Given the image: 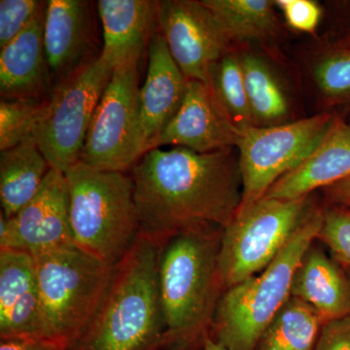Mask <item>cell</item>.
Segmentation results:
<instances>
[{
  "label": "cell",
  "mask_w": 350,
  "mask_h": 350,
  "mask_svg": "<svg viewBox=\"0 0 350 350\" xmlns=\"http://www.w3.org/2000/svg\"><path fill=\"white\" fill-rule=\"evenodd\" d=\"M49 100H40V98L3 100L1 98L0 100V152L13 148L33 135L34 128Z\"/></svg>",
  "instance_id": "obj_26"
},
{
  "label": "cell",
  "mask_w": 350,
  "mask_h": 350,
  "mask_svg": "<svg viewBox=\"0 0 350 350\" xmlns=\"http://www.w3.org/2000/svg\"><path fill=\"white\" fill-rule=\"evenodd\" d=\"M223 229L181 232L161 251L158 278L165 332L163 349L202 350L223 291L218 255Z\"/></svg>",
  "instance_id": "obj_2"
},
{
  "label": "cell",
  "mask_w": 350,
  "mask_h": 350,
  "mask_svg": "<svg viewBox=\"0 0 350 350\" xmlns=\"http://www.w3.org/2000/svg\"><path fill=\"white\" fill-rule=\"evenodd\" d=\"M325 206L312 204L286 245L264 271L226 290L214 313L211 337L228 350H255L275 315L291 298L292 282L317 241Z\"/></svg>",
  "instance_id": "obj_4"
},
{
  "label": "cell",
  "mask_w": 350,
  "mask_h": 350,
  "mask_svg": "<svg viewBox=\"0 0 350 350\" xmlns=\"http://www.w3.org/2000/svg\"><path fill=\"white\" fill-rule=\"evenodd\" d=\"M159 1L100 0L96 4L103 31L101 57L113 68L140 64L158 31Z\"/></svg>",
  "instance_id": "obj_19"
},
{
  "label": "cell",
  "mask_w": 350,
  "mask_h": 350,
  "mask_svg": "<svg viewBox=\"0 0 350 350\" xmlns=\"http://www.w3.org/2000/svg\"><path fill=\"white\" fill-rule=\"evenodd\" d=\"M13 338L50 345L33 257L0 250V340Z\"/></svg>",
  "instance_id": "obj_16"
},
{
  "label": "cell",
  "mask_w": 350,
  "mask_h": 350,
  "mask_svg": "<svg viewBox=\"0 0 350 350\" xmlns=\"http://www.w3.org/2000/svg\"><path fill=\"white\" fill-rule=\"evenodd\" d=\"M315 200L264 197L237 213L221 236L218 273L223 291L264 271L280 254Z\"/></svg>",
  "instance_id": "obj_7"
},
{
  "label": "cell",
  "mask_w": 350,
  "mask_h": 350,
  "mask_svg": "<svg viewBox=\"0 0 350 350\" xmlns=\"http://www.w3.org/2000/svg\"><path fill=\"white\" fill-rule=\"evenodd\" d=\"M69 193L66 174L51 169L33 199L13 216L0 214V250L31 256L71 245Z\"/></svg>",
  "instance_id": "obj_12"
},
{
  "label": "cell",
  "mask_w": 350,
  "mask_h": 350,
  "mask_svg": "<svg viewBox=\"0 0 350 350\" xmlns=\"http://www.w3.org/2000/svg\"><path fill=\"white\" fill-rule=\"evenodd\" d=\"M158 350H172V349H158Z\"/></svg>",
  "instance_id": "obj_38"
},
{
  "label": "cell",
  "mask_w": 350,
  "mask_h": 350,
  "mask_svg": "<svg viewBox=\"0 0 350 350\" xmlns=\"http://www.w3.org/2000/svg\"><path fill=\"white\" fill-rule=\"evenodd\" d=\"M350 178V123L335 113L325 135L305 160L283 175L265 197L296 200Z\"/></svg>",
  "instance_id": "obj_17"
},
{
  "label": "cell",
  "mask_w": 350,
  "mask_h": 350,
  "mask_svg": "<svg viewBox=\"0 0 350 350\" xmlns=\"http://www.w3.org/2000/svg\"><path fill=\"white\" fill-rule=\"evenodd\" d=\"M291 297L310 306L323 324L342 319L350 315V276L314 243L297 269Z\"/></svg>",
  "instance_id": "obj_20"
},
{
  "label": "cell",
  "mask_w": 350,
  "mask_h": 350,
  "mask_svg": "<svg viewBox=\"0 0 350 350\" xmlns=\"http://www.w3.org/2000/svg\"><path fill=\"white\" fill-rule=\"evenodd\" d=\"M241 131L216 100L211 87L188 80L180 108L161 133L155 148L163 145L184 147L198 153L236 148Z\"/></svg>",
  "instance_id": "obj_13"
},
{
  "label": "cell",
  "mask_w": 350,
  "mask_h": 350,
  "mask_svg": "<svg viewBox=\"0 0 350 350\" xmlns=\"http://www.w3.org/2000/svg\"><path fill=\"white\" fill-rule=\"evenodd\" d=\"M139 234L160 246L202 227L225 229L243 200L236 148L198 153L154 148L131 169Z\"/></svg>",
  "instance_id": "obj_1"
},
{
  "label": "cell",
  "mask_w": 350,
  "mask_h": 350,
  "mask_svg": "<svg viewBox=\"0 0 350 350\" xmlns=\"http://www.w3.org/2000/svg\"><path fill=\"white\" fill-rule=\"evenodd\" d=\"M157 24L188 80L207 84L213 66L234 49L222 25L202 1H159Z\"/></svg>",
  "instance_id": "obj_11"
},
{
  "label": "cell",
  "mask_w": 350,
  "mask_h": 350,
  "mask_svg": "<svg viewBox=\"0 0 350 350\" xmlns=\"http://www.w3.org/2000/svg\"><path fill=\"white\" fill-rule=\"evenodd\" d=\"M162 246L139 234L114 268L105 300L70 350H158L165 319L158 269Z\"/></svg>",
  "instance_id": "obj_3"
},
{
  "label": "cell",
  "mask_w": 350,
  "mask_h": 350,
  "mask_svg": "<svg viewBox=\"0 0 350 350\" xmlns=\"http://www.w3.org/2000/svg\"><path fill=\"white\" fill-rule=\"evenodd\" d=\"M239 59L255 126L286 123L287 96L268 64L250 52L239 53Z\"/></svg>",
  "instance_id": "obj_23"
},
{
  "label": "cell",
  "mask_w": 350,
  "mask_h": 350,
  "mask_svg": "<svg viewBox=\"0 0 350 350\" xmlns=\"http://www.w3.org/2000/svg\"><path fill=\"white\" fill-rule=\"evenodd\" d=\"M345 271H347V273H349V275L350 276V269H345Z\"/></svg>",
  "instance_id": "obj_36"
},
{
  "label": "cell",
  "mask_w": 350,
  "mask_h": 350,
  "mask_svg": "<svg viewBox=\"0 0 350 350\" xmlns=\"http://www.w3.org/2000/svg\"><path fill=\"white\" fill-rule=\"evenodd\" d=\"M276 7L295 31L315 34L322 17V9L312 0H276Z\"/></svg>",
  "instance_id": "obj_30"
},
{
  "label": "cell",
  "mask_w": 350,
  "mask_h": 350,
  "mask_svg": "<svg viewBox=\"0 0 350 350\" xmlns=\"http://www.w3.org/2000/svg\"><path fill=\"white\" fill-rule=\"evenodd\" d=\"M323 224L317 241L325 245L332 258L350 269V208L325 204Z\"/></svg>",
  "instance_id": "obj_28"
},
{
  "label": "cell",
  "mask_w": 350,
  "mask_h": 350,
  "mask_svg": "<svg viewBox=\"0 0 350 350\" xmlns=\"http://www.w3.org/2000/svg\"><path fill=\"white\" fill-rule=\"evenodd\" d=\"M334 116L335 112L323 111L280 125L254 126L241 131L237 146L243 182L239 211L264 198L278 179L300 165L324 137Z\"/></svg>",
  "instance_id": "obj_9"
},
{
  "label": "cell",
  "mask_w": 350,
  "mask_h": 350,
  "mask_svg": "<svg viewBox=\"0 0 350 350\" xmlns=\"http://www.w3.org/2000/svg\"><path fill=\"white\" fill-rule=\"evenodd\" d=\"M202 350H228L222 345L219 344L215 340L211 337V335L206 336L202 342Z\"/></svg>",
  "instance_id": "obj_34"
},
{
  "label": "cell",
  "mask_w": 350,
  "mask_h": 350,
  "mask_svg": "<svg viewBox=\"0 0 350 350\" xmlns=\"http://www.w3.org/2000/svg\"><path fill=\"white\" fill-rule=\"evenodd\" d=\"M313 78L327 105H350V48L338 46L320 57L313 66Z\"/></svg>",
  "instance_id": "obj_27"
},
{
  "label": "cell",
  "mask_w": 350,
  "mask_h": 350,
  "mask_svg": "<svg viewBox=\"0 0 350 350\" xmlns=\"http://www.w3.org/2000/svg\"><path fill=\"white\" fill-rule=\"evenodd\" d=\"M340 47L350 48V33L340 44Z\"/></svg>",
  "instance_id": "obj_35"
},
{
  "label": "cell",
  "mask_w": 350,
  "mask_h": 350,
  "mask_svg": "<svg viewBox=\"0 0 350 350\" xmlns=\"http://www.w3.org/2000/svg\"><path fill=\"white\" fill-rule=\"evenodd\" d=\"M51 169L33 135L0 152V202L7 219L33 199Z\"/></svg>",
  "instance_id": "obj_21"
},
{
  "label": "cell",
  "mask_w": 350,
  "mask_h": 350,
  "mask_svg": "<svg viewBox=\"0 0 350 350\" xmlns=\"http://www.w3.org/2000/svg\"><path fill=\"white\" fill-rule=\"evenodd\" d=\"M32 257L50 345L70 350L105 300L115 267L75 244Z\"/></svg>",
  "instance_id": "obj_6"
},
{
  "label": "cell",
  "mask_w": 350,
  "mask_h": 350,
  "mask_svg": "<svg viewBox=\"0 0 350 350\" xmlns=\"http://www.w3.org/2000/svg\"><path fill=\"white\" fill-rule=\"evenodd\" d=\"M146 77L138 98V147L140 159L155 148L161 133L174 119L185 96L188 79L157 31L147 50Z\"/></svg>",
  "instance_id": "obj_14"
},
{
  "label": "cell",
  "mask_w": 350,
  "mask_h": 350,
  "mask_svg": "<svg viewBox=\"0 0 350 350\" xmlns=\"http://www.w3.org/2000/svg\"><path fill=\"white\" fill-rule=\"evenodd\" d=\"M0 350H59L46 342L38 340H22V338H13V340H0Z\"/></svg>",
  "instance_id": "obj_33"
},
{
  "label": "cell",
  "mask_w": 350,
  "mask_h": 350,
  "mask_svg": "<svg viewBox=\"0 0 350 350\" xmlns=\"http://www.w3.org/2000/svg\"><path fill=\"white\" fill-rule=\"evenodd\" d=\"M42 1L1 0L0 1V48L5 47L24 31L38 12Z\"/></svg>",
  "instance_id": "obj_29"
},
{
  "label": "cell",
  "mask_w": 350,
  "mask_h": 350,
  "mask_svg": "<svg viewBox=\"0 0 350 350\" xmlns=\"http://www.w3.org/2000/svg\"><path fill=\"white\" fill-rule=\"evenodd\" d=\"M314 350H350V315L324 324Z\"/></svg>",
  "instance_id": "obj_31"
},
{
  "label": "cell",
  "mask_w": 350,
  "mask_h": 350,
  "mask_svg": "<svg viewBox=\"0 0 350 350\" xmlns=\"http://www.w3.org/2000/svg\"><path fill=\"white\" fill-rule=\"evenodd\" d=\"M44 45L55 87L91 63L96 53L92 2L49 0L46 7Z\"/></svg>",
  "instance_id": "obj_15"
},
{
  "label": "cell",
  "mask_w": 350,
  "mask_h": 350,
  "mask_svg": "<svg viewBox=\"0 0 350 350\" xmlns=\"http://www.w3.org/2000/svg\"><path fill=\"white\" fill-rule=\"evenodd\" d=\"M207 85L239 130L243 131L255 126L239 52L232 49L222 57L211 69Z\"/></svg>",
  "instance_id": "obj_25"
},
{
  "label": "cell",
  "mask_w": 350,
  "mask_h": 350,
  "mask_svg": "<svg viewBox=\"0 0 350 350\" xmlns=\"http://www.w3.org/2000/svg\"><path fill=\"white\" fill-rule=\"evenodd\" d=\"M113 71L100 54L55 87L33 131L52 169L64 174L79 162L90 124Z\"/></svg>",
  "instance_id": "obj_8"
},
{
  "label": "cell",
  "mask_w": 350,
  "mask_h": 350,
  "mask_svg": "<svg viewBox=\"0 0 350 350\" xmlns=\"http://www.w3.org/2000/svg\"><path fill=\"white\" fill-rule=\"evenodd\" d=\"M234 43L264 41L275 36L278 19L269 0H202Z\"/></svg>",
  "instance_id": "obj_22"
},
{
  "label": "cell",
  "mask_w": 350,
  "mask_h": 350,
  "mask_svg": "<svg viewBox=\"0 0 350 350\" xmlns=\"http://www.w3.org/2000/svg\"><path fill=\"white\" fill-rule=\"evenodd\" d=\"M349 15H350V2H349Z\"/></svg>",
  "instance_id": "obj_37"
},
{
  "label": "cell",
  "mask_w": 350,
  "mask_h": 350,
  "mask_svg": "<svg viewBox=\"0 0 350 350\" xmlns=\"http://www.w3.org/2000/svg\"><path fill=\"white\" fill-rule=\"evenodd\" d=\"M323 325L310 306L291 297L267 327L255 350H314Z\"/></svg>",
  "instance_id": "obj_24"
},
{
  "label": "cell",
  "mask_w": 350,
  "mask_h": 350,
  "mask_svg": "<svg viewBox=\"0 0 350 350\" xmlns=\"http://www.w3.org/2000/svg\"><path fill=\"white\" fill-rule=\"evenodd\" d=\"M349 123H350V116H349Z\"/></svg>",
  "instance_id": "obj_39"
},
{
  "label": "cell",
  "mask_w": 350,
  "mask_h": 350,
  "mask_svg": "<svg viewBox=\"0 0 350 350\" xmlns=\"http://www.w3.org/2000/svg\"><path fill=\"white\" fill-rule=\"evenodd\" d=\"M64 174L73 243L87 254L116 266L139 236L133 177L93 169L81 161Z\"/></svg>",
  "instance_id": "obj_5"
},
{
  "label": "cell",
  "mask_w": 350,
  "mask_h": 350,
  "mask_svg": "<svg viewBox=\"0 0 350 350\" xmlns=\"http://www.w3.org/2000/svg\"><path fill=\"white\" fill-rule=\"evenodd\" d=\"M139 64L113 71L88 130L80 161L103 172H126L140 160Z\"/></svg>",
  "instance_id": "obj_10"
},
{
  "label": "cell",
  "mask_w": 350,
  "mask_h": 350,
  "mask_svg": "<svg viewBox=\"0 0 350 350\" xmlns=\"http://www.w3.org/2000/svg\"><path fill=\"white\" fill-rule=\"evenodd\" d=\"M47 1H42L27 27L0 52V94L3 100H49L54 91L45 45Z\"/></svg>",
  "instance_id": "obj_18"
},
{
  "label": "cell",
  "mask_w": 350,
  "mask_h": 350,
  "mask_svg": "<svg viewBox=\"0 0 350 350\" xmlns=\"http://www.w3.org/2000/svg\"><path fill=\"white\" fill-rule=\"evenodd\" d=\"M324 204L350 208V178L338 182L321 190Z\"/></svg>",
  "instance_id": "obj_32"
}]
</instances>
